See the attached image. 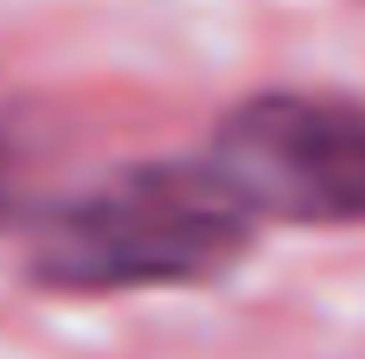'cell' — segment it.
Masks as SVG:
<instances>
[{
	"instance_id": "6da1fadb",
	"label": "cell",
	"mask_w": 365,
	"mask_h": 359,
	"mask_svg": "<svg viewBox=\"0 0 365 359\" xmlns=\"http://www.w3.org/2000/svg\"><path fill=\"white\" fill-rule=\"evenodd\" d=\"M257 212L212 154L128 161L26 225V276L45 295H154L231 276L250 257Z\"/></svg>"
},
{
	"instance_id": "7a4b0ae2",
	"label": "cell",
	"mask_w": 365,
	"mask_h": 359,
	"mask_svg": "<svg viewBox=\"0 0 365 359\" xmlns=\"http://www.w3.org/2000/svg\"><path fill=\"white\" fill-rule=\"evenodd\" d=\"M212 167L257 225H365V103L340 90H257L212 128Z\"/></svg>"
},
{
	"instance_id": "3957f363",
	"label": "cell",
	"mask_w": 365,
	"mask_h": 359,
	"mask_svg": "<svg viewBox=\"0 0 365 359\" xmlns=\"http://www.w3.org/2000/svg\"><path fill=\"white\" fill-rule=\"evenodd\" d=\"M32 180H38V141L26 135L19 116L0 109V225H32Z\"/></svg>"
}]
</instances>
